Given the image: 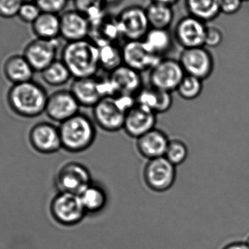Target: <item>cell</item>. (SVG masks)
<instances>
[{
    "instance_id": "cell-1",
    "label": "cell",
    "mask_w": 249,
    "mask_h": 249,
    "mask_svg": "<svg viewBox=\"0 0 249 249\" xmlns=\"http://www.w3.org/2000/svg\"><path fill=\"white\" fill-rule=\"evenodd\" d=\"M61 60L74 79L94 77L100 69L99 47L89 39L67 42Z\"/></svg>"
},
{
    "instance_id": "cell-2",
    "label": "cell",
    "mask_w": 249,
    "mask_h": 249,
    "mask_svg": "<svg viewBox=\"0 0 249 249\" xmlns=\"http://www.w3.org/2000/svg\"><path fill=\"white\" fill-rule=\"evenodd\" d=\"M48 96L43 87L35 82L13 85L7 93V104L14 113L33 118L45 112Z\"/></svg>"
},
{
    "instance_id": "cell-3",
    "label": "cell",
    "mask_w": 249,
    "mask_h": 249,
    "mask_svg": "<svg viewBox=\"0 0 249 249\" xmlns=\"http://www.w3.org/2000/svg\"><path fill=\"white\" fill-rule=\"evenodd\" d=\"M62 149L78 153L87 150L96 139V130L93 121L82 113L60 124L58 126Z\"/></svg>"
},
{
    "instance_id": "cell-4",
    "label": "cell",
    "mask_w": 249,
    "mask_h": 249,
    "mask_svg": "<svg viewBox=\"0 0 249 249\" xmlns=\"http://www.w3.org/2000/svg\"><path fill=\"white\" fill-rule=\"evenodd\" d=\"M92 183V176L89 168L76 161L63 165L55 175V184L59 193L80 196Z\"/></svg>"
},
{
    "instance_id": "cell-5",
    "label": "cell",
    "mask_w": 249,
    "mask_h": 249,
    "mask_svg": "<svg viewBox=\"0 0 249 249\" xmlns=\"http://www.w3.org/2000/svg\"><path fill=\"white\" fill-rule=\"evenodd\" d=\"M51 212L53 219L64 226L80 223L87 213L78 195L58 193L51 203Z\"/></svg>"
},
{
    "instance_id": "cell-6",
    "label": "cell",
    "mask_w": 249,
    "mask_h": 249,
    "mask_svg": "<svg viewBox=\"0 0 249 249\" xmlns=\"http://www.w3.org/2000/svg\"><path fill=\"white\" fill-rule=\"evenodd\" d=\"M177 166L165 157L149 160L143 169V179L151 190L157 193L168 191L175 183Z\"/></svg>"
},
{
    "instance_id": "cell-7",
    "label": "cell",
    "mask_w": 249,
    "mask_h": 249,
    "mask_svg": "<svg viewBox=\"0 0 249 249\" xmlns=\"http://www.w3.org/2000/svg\"><path fill=\"white\" fill-rule=\"evenodd\" d=\"M70 91L80 106L93 108L101 99L110 96L107 78L94 77L74 79Z\"/></svg>"
},
{
    "instance_id": "cell-8",
    "label": "cell",
    "mask_w": 249,
    "mask_h": 249,
    "mask_svg": "<svg viewBox=\"0 0 249 249\" xmlns=\"http://www.w3.org/2000/svg\"><path fill=\"white\" fill-rule=\"evenodd\" d=\"M149 73L150 86L164 91H177L186 75L178 60L162 58Z\"/></svg>"
},
{
    "instance_id": "cell-9",
    "label": "cell",
    "mask_w": 249,
    "mask_h": 249,
    "mask_svg": "<svg viewBox=\"0 0 249 249\" xmlns=\"http://www.w3.org/2000/svg\"><path fill=\"white\" fill-rule=\"evenodd\" d=\"M122 37L126 41L142 40L150 29L146 10L138 5L129 6L117 16Z\"/></svg>"
},
{
    "instance_id": "cell-10",
    "label": "cell",
    "mask_w": 249,
    "mask_h": 249,
    "mask_svg": "<svg viewBox=\"0 0 249 249\" xmlns=\"http://www.w3.org/2000/svg\"><path fill=\"white\" fill-rule=\"evenodd\" d=\"M178 61L186 74L203 81L212 75L214 69L213 56L206 47L183 49Z\"/></svg>"
},
{
    "instance_id": "cell-11",
    "label": "cell",
    "mask_w": 249,
    "mask_h": 249,
    "mask_svg": "<svg viewBox=\"0 0 249 249\" xmlns=\"http://www.w3.org/2000/svg\"><path fill=\"white\" fill-rule=\"evenodd\" d=\"M125 115L115 96L103 98L93 107L95 122L105 131L117 132L124 129Z\"/></svg>"
},
{
    "instance_id": "cell-12",
    "label": "cell",
    "mask_w": 249,
    "mask_h": 249,
    "mask_svg": "<svg viewBox=\"0 0 249 249\" xmlns=\"http://www.w3.org/2000/svg\"><path fill=\"white\" fill-rule=\"evenodd\" d=\"M59 48L57 39H39L31 41L23 51V56L35 71L42 72L56 59Z\"/></svg>"
},
{
    "instance_id": "cell-13",
    "label": "cell",
    "mask_w": 249,
    "mask_h": 249,
    "mask_svg": "<svg viewBox=\"0 0 249 249\" xmlns=\"http://www.w3.org/2000/svg\"><path fill=\"white\" fill-rule=\"evenodd\" d=\"M207 27L206 22L189 15L178 20L174 36L183 49L205 47Z\"/></svg>"
},
{
    "instance_id": "cell-14",
    "label": "cell",
    "mask_w": 249,
    "mask_h": 249,
    "mask_svg": "<svg viewBox=\"0 0 249 249\" xmlns=\"http://www.w3.org/2000/svg\"><path fill=\"white\" fill-rule=\"evenodd\" d=\"M29 140L32 148L39 153L49 155L62 149L59 128L51 123L35 124L29 131Z\"/></svg>"
},
{
    "instance_id": "cell-15",
    "label": "cell",
    "mask_w": 249,
    "mask_h": 249,
    "mask_svg": "<svg viewBox=\"0 0 249 249\" xmlns=\"http://www.w3.org/2000/svg\"><path fill=\"white\" fill-rule=\"evenodd\" d=\"M80 107L70 90H60L48 96L45 112L50 119L61 124L80 113Z\"/></svg>"
},
{
    "instance_id": "cell-16",
    "label": "cell",
    "mask_w": 249,
    "mask_h": 249,
    "mask_svg": "<svg viewBox=\"0 0 249 249\" xmlns=\"http://www.w3.org/2000/svg\"><path fill=\"white\" fill-rule=\"evenodd\" d=\"M122 50L124 64L140 73L150 71L162 59L150 52L143 40L126 41Z\"/></svg>"
},
{
    "instance_id": "cell-17",
    "label": "cell",
    "mask_w": 249,
    "mask_h": 249,
    "mask_svg": "<svg viewBox=\"0 0 249 249\" xmlns=\"http://www.w3.org/2000/svg\"><path fill=\"white\" fill-rule=\"evenodd\" d=\"M156 123V113L146 107L136 104L126 113L124 129L127 136L137 139L155 128Z\"/></svg>"
},
{
    "instance_id": "cell-18",
    "label": "cell",
    "mask_w": 249,
    "mask_h": 249,
    "mask_svg": "<svg viewBox=\"0 0 249 249\" xmlns=\"http://www.w3.org/2000/svg\"><path fill=\"white\" fill-rule=\"evenodd\" d=\"M60 36L67 42L88 39L90 32V23L83 13L74 10L64 12L60 16Z\"/></svg>"
},
{
    "instance_id": "cell-19",
    "label": "cell",
    "mask_w": 249,
    "mask_h": 249,
    "mask_svg": "<svg viewBox=\"0 0 249 249\" xmlns=\"http://www.w3.org/2000/svg\"><path fill=\"white\" fill-rule=\"evenodd\" d=\"M108 79L113 88L115 96H135L143 88L141 73L124 64L109 72Z\"/></svg>"
},
{
    "instance_id": "cell-20",
    "label": "cell",
    "mask_w": 249,
    "mask_h": 249,
    "mask_svg": "<svg viewBox=\"0 0 249 249\" xmlns=\"http://www.w3.org/2000/svg\"><path fill=\"white\" fill-rule=\"evenodd\" d=\"M169 141L165 132L155 127L136 139V147L141 155L149 160L165 156Z\"/></svg>"
},
{
    "instance_id": "cell-21",
    "label": "cell",
    "mask_w": 249,
    "mask_h": 249,
    "mask_svg": "<svg viewBox=\"0 0 249 249\" xmlns=\"http://www.w3.org/2000/svg\"><path fill=\"white\" fill-rule=\"evenodd\" d=\"M89 36L98 46L107 43H117L122 37L116 17L105 15L99 20L90 23Z\"/></svg>"
},
{
    "instance_id": "cell-22",
    "label": "cell",
    "mask_w": 249,
    "mask_h": 249,
    "mask_svg": "<svg viewBox=\"0 0 249 249\" xmlns=\"http://www.w3.org/2000/svg\"><path fill=\"white\" fill-rule=\"evenodd\" d=\"M136 104L149 108L155 113H164L171 109L173 105L171 93L156 88L143 87L135 96Z\"/></svg>"
},
{
    "instance_id": "cell-23",
    "label": "cell",
    "mask_w": 249,
    "mask_h": 249,
    "mask_svg": "<svg viewBox=\"0 0 249 249\" xmlns=\"http://www.w3.org/2000/svg\"><path fill=\"white\" fill-rule=\"evenodd\" d=\"M3 71L7 80L13 85L31 81L35 70L23 55H13L4 61Z\"/></svg>"
},
{
    "instance_id": "cell-24",
    "label": "cell",
    "mask_w": 249,
    "mask_h": 249,
    "mask_svg": "<svg viewBox=\"0 0 249 249\" xmlns=\"http://www.w3.org/2000/svg\"><path fill=\"white\" fill-rule=\"evenodd\" d=\"M32 31L39 39H58L61 32L59 15L41 13L39 17L32 24Z\"/></svg>"
},
{
    "instance_id": "cell-25",
    "label": "cell",
    "mask_w": 249,
    "mask_h": 249,
    "mask_svg": "<svg viewBox=\"0 0 249 249\" xmlns=\"http://www.w3.org/2000/svg\"><path fill=\"white\" fill-rule=\"evenodd\" d=\"M142 40L150 52L160 58L172 48V36L168 29L150 28Z\"/></svg>"
},
{
    "instance_id": "cell-26",
    "label": "cell",
    "mask_w": 249,
    "mask_h": 249,
    "mask_svg": "<svg viewBox=\"0 0 249 249\" xmlns=\"http://www.w3.org/2000/svg\"><path fill=\"white\" fill-rule=\"evenodd\" d=\"M185 4L189 15L206 23L221 14L220 0H185Z\"/></svg>"
},
{
    "instance_id": "cell-27",
    "label": "cell",
    "mask_w": 249,
    "mask_h": 249,
    "mask_svg": "<svg viewBox=\"0 0 249 249\" xmlns=\"http://www.w3.org/2000/svg\"><path fill=\"white\" fill-rule=\"evenodd\" d=\"M79 196L87 213L102 212L107 203L106 192L101 186L94 183L90 184Z\"/></svg>"
},
{
    "instance_id": "cell-28",
    "label": "cell",
    "mask_w": 249,
    "mask_h": 249,
    "mask_svg": "<svg viewBox=\"0 0 249 249\" xmlns=\"http://www.w3.org/2000/svg\"><path fill=\"white\" fill-rule=\"evenodd\" d=\"M145 10L151 28L168 29L174 21V12L171 6L151 2Z\"/></svg>"
},
{
    "instance_id": "cell-29",
    "label": "cell",
    "mask_w": 249,
    "mask_h": 249,
    "mask_svg": "<svg viewBox=\"0 0 249 249\" xmlns=\"http://www.w3.org/2000/svg\"><path fill=\"white\" fill-rule=\"evenodd\" d=\"M98 47L100 68L111 72L124 64L122 47L118 43L104 44Z\"/></svg>"
},
{
    "instance_id": "cell-30",
    "label": "cell",
    "mask_w": 249,
    "mask_h": 249,
    "mask_svg": "<svg viewBox=\"0 0 249 249\" xmlns=\"http://www.w3.org/2000/svg\"><path fill=\"white\" fill-rule=\"evenodd\" d=\"M41 75L45 83L53 87L67 84L72 77L70 70L61 60H55L41 72Z\"/></svg>"
},
{
    "instance_id": "cell-31",
    "label": "cell",
    "mask_w": 249,
    "mask_h": 249,
    "mask_svg": "<svg viewBox=\"0 0 249 249\" xmlns=\"http://www.w3.org/2000/svg\"><path fill=\"white\" fill-rule=\"evenodd\" d=\"M75 10L83 13L90 23L99 20L106 15L107 5L103 0H74Z\"/></svg>"
},
{
    "instance_id": "cell-32",
    "label": "cell",
    "mask_w": 249,
    "mask_h": 249,
    "mask_svg": "<svg viewBox=\"0 0 249 249\" xmlns=\"http://www.w3.org/2000/svg\"><path fill=\"white\" fill-rule=\"evenodd\" d=\"M203 80L193 76L186 74L177 89L180 97L185 100L197 99L203 91Z\"/></svg>"
},
{
    "instance_id": "cell-33",
    "label": "cell",
    "mask_w": 249,
    "mask_h": 249,
    "mask_svg": "<svg viewBox=\"0 0 249 249\" xmlns=\"http://www.w3.org/2000/svg\"><path fill=\"white\" fill-rule=\"evenodd\" d=\"M188 153V147L183 141L172 139L169 141L164 157L175 166H178L187 160Z\"/></svg>"
},
{
    "instance_id": "cell-34",
    "label": "cell",
    "mask_w": 249,
    "mask_h": 249,
    "mask_svg": "<svg viewBox=\"0 0 249 249\" xmlns=\"http://www.w3.org/2000/svg\"><path fill=\"white\" fill-rule=\"evenodd\" d=\"M41 13L42 11L35 1H23L18 16L24 23L32 24Z\"/></svg>"
},
{
    "instance_id": "cell-35",
    "label": "cell",
    "mask_w": 249,
    "mask_h": 249,
    "mask_svg": "<svg viewBox=\"0 0 249 249\" xmlns=\"http://www.w3.org/2000/svg\"><path fill=\"white\" fill-rule=\"evenodd\" d=\"M69 0H35L42 13L58 15L63 13Z\"/></svg>"
},
{
    "instance_id": "cell-36",
    "label": "cell",
    "mask_w": 249,
    "mask_h": 249,
    "mask_svg": "<svg viewBox=\"0 0 249 249\" xmlns=\"http://www.w3.org/2000/svg\"><path fill=\"white\" fill-rule=\"evenodd\" d=\"M22 3V0H0V17L8 19L18 16Z\"/></svg>"
},
{
    "instance_id": "cell-37",
    "label": "cell",
    "mask_w": 249,
    "mask_h": 249,
    "mask_svg": "<svg viewBox=\"0 0 249 249\" xmlns=\"http://www.w3.org/2000/svg\"><path fill=\"white\" fill-rule=\"evenodd\" d=\"M223 41V34L219 28L214 26H208L206 31L205 47L216 48Z\"/></svg>"
},
{
    "instance_id": "cell-38",
    "label": "cell",
    "mask_w": 249,
    "mask_h": 249,
    "mask_svg": "<svg viewBox=\"0 0 249 249\" xmlns=\"http://www.w3.org/2000/svg\"><path fill=\"white\" fill-rule=\"evenodd\" d=\"M244 0H220L221 13L232 16L236 14L243 5Z\"/></svg>"
},
{
    "instance_id": "cell-39",
    "label": "cell",
    "mask_w": 249,
    "mask_h": 249,
    "mask_svg": "<svg viewBox=\"0 0 249 249\" xmlns=\"http://www.w3.org/2000/svg\"><path fill=\"white\" fill-rule=\"evenodd\" d=\"M222 249H249L247 242H233L225 246Z\"/></svg>"
},
{
    "instance_id": "cell-40",
    "label": "cell",
    "mask_w": 249,
    "mask_h": 249,
    "mask_svg": "<svg viewBox=\"0 0 249 249\" xmlns=\"http://www.w3.org/2000/svg\"><path fill=\"white\" fill-rule=\"evenodd\" d=\"M152 2L159 3V4H166V5L171 6L177 4L178 2V0H151Z\"/></svg>"
},
{
    "instance_id": "cell-41",
    "label": "cell",
    "mask_w": 249,
    "mask_h": 249,
    "mask_svg": "<svg viewBox=\"0 0 249 249\" xmlns=\"http://www.w3.org/2000/svg\"><path fill=\"white\" fill-rule=\"evenodd\" d=\"M107 6L117 5L121 3L123 0H103Z\"/></svg>"
},
{
    "instance_id": "cell-42",
    "label": "cell",
    "mask_w": 249,
    "mask_h": 249,
    "mask_svg": "<svg viewBox=\"0 0 249 249\" xmlns=\"http://www.w3.org/2000/svg\"><path fill=\"white\" fill-rule=\"evenodd\" d=\"M23 1H35V0H22Z\"/></svg>"
},
{
    "instance_id": "cell-43",
    "label": "cell",
    "mask_w": 249,
    "mask_h": 249,
    "mask_svg": "<svg viewBox=\"0 0 249 249\" xmlns=\"http://www.w3.org/2000/svg\"><path fill=\"white\" fill-rule=\"evenodd\" d=\"M247 245H248V247L249 248V237L248 240H247Z\"/></svg>"
},
{
    "instance_id": "cell-44",
    "label": "cell",
    "mask_w": 249,
    "mask_h": 249,
    "mask_svg": "<svg viewBox=\"0 0 249 249\" xmlns=\"http://www.w3.org/2000/svg\"><path fill=\"white\" fill-rule=\"evenodd\" d=\"M244 1H248V0H244Z\"/></svg>"
},
{
    "instance_id": "cell-45",
    "label": "cell",
    "mask_w": 249,
    "mask_h": 249,
    "mask_svg": "<svg viewBox=\"0 0 249 249\" xmlns=\"http://www.w3.org/2000/svg\"><path fill=\"white\" fill-rule=\"evenodd\" d=\"M69 1H70V0H69ZM73 1H74V0H73Z\"/></svg>"
}]
</instances>
